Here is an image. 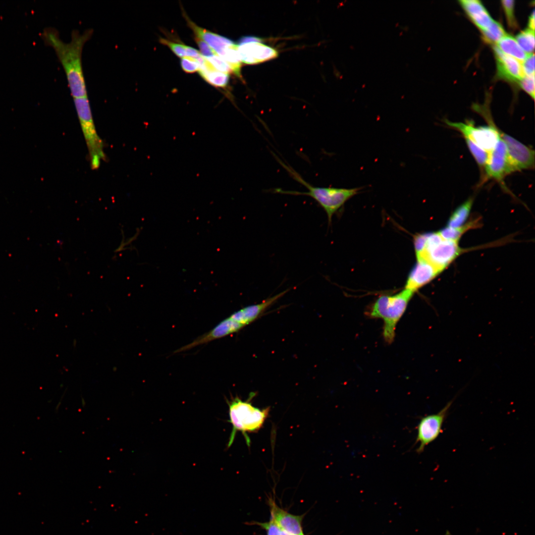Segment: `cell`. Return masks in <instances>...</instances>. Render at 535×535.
<instances>
[{
  "instance_id": "3957f363",
  "label": "cell",
  "mask_w": 535,
  "mask_h": 535,
  "mask_svg": "<svg viewBox=\"0 0 535 535\" xmlns=\"http://www.w3.org/2000/svg\"><path fill=\"white\" fill-rule=\"evenodd\" d=\"M254 396L255 393L252 392L247 400L243 401L236 396L230 401H227L229 415L228 422L232 425L228 447L233 442L237 431L242 433L247 445L250 446V440L247 433L259 430L268 417L269 407L260 409L252 405L251 401Z\"/></svg>"
},
{
  "instance_id": "f1b7e54d",
  "label": "cell",
  "mask_w": 535,
  "mask_h": 535,
  "mask_svg": "<svg viewBox=\"0 0 535 535\" xmlns=\"http://www.w3.org/2000/svg\"><path fill=\"white\" fill-rule=\"evenodd\" d=\"M160 42L161 44L167 46L177 56L183 58L186 55V48L187 46L173 42L162 38L160 39Z\"/></svg>"
},
{
  "instance_id": "9a60e30c",
  "label": "cell",
  "mask_w": 535,
  "mask_h": 535,
  "mask_svg": "<svg viewBox=\"0 0 535 535\" xmlns=\"http://www.w3.org/2000/svg\"><path fill=\"white\" fill-rule=\"evenodd\" d=\"M289 289L269 297L261 303L249 305L234 312L229 317L244 326L256 320L267 309L285 294Z\"/></svg>"
},
{
  "instance_id": "4dcf8cb0",
  "label": "cell",
  "mask_w": 535,
  "mask_h": 535,
  "mask_svg": "<svg viewBox=\"0 0 535 535\" xmlns=\"http://www.w3.org/2000/svg\"><path fill=\"white\" fill-rule=\"evenodd\" d=\"M180 64L184 71L188 73H192L199 71V65L197 61L193 58L185 56L181 58Z\"/></svg>"
},
{
  "instance_id": "277c9868",
  "label": "cell",
  "mask_w": 535,
  "mask_h": 535,
  "mask_svg": "<svg viewBox=\"0 0 535 535\" xmlns=\"http://www.w3.org/2000/svg\"><path fill=\"white\" fill-rule=\"evenodd\" d=\"M414 293L404 289L393 295L381 296L367 312L369 317L379 318L383 321V336L387 343H391L394 340L396 325Z\"/></svg>"
},
{
  "instance_id": "ac0fdd59",
  "label": "cell",
  "mask_w": 535,
  "mask_h": 535,
  "mask_svg": "<svg viewBox=\"0 0 535 535\" xmlns=\"http://www.w3.org/2000/svg\"><path fill=\"white\" fill-rule=\"evenodd\" d=\"M459 2L473 22L482 31L490 26L493 20L480 1L461 0Z\"/></svg>"
},
{
  "instance_id": "7c38bea8",
  "label": "cell",
  "mask_w": 535,
  "mask_h": 535,
  "mask_svg": "<svg viewBox=\"0 0 535 535\" xmlns=\"http://www.w3.org/2000/svg\"><path fill=\"white\" fill-rule=\"evenodd\" d=\"M244 326L228 317L220 321L214 328L197 337L192 342L175 351L180 353L191 349L197 346L207 343L238 331Z\"/></svg>"
},
{
  "instance_id": "52a82bcc",
  "label": "cell",
  "mask_w": 535,
  "mask_h": 535,
  "mask_svg": "<svg viewBox=\"0 0 535 535\" xmlns=\"http://www.w3.org/2000/svg\"><path fill=\"white\" fill-rule=\"evenodd\" d=\"M462 251L458 242L444 239L438 232L427 233L424 248L416 256L417 259H423L442 271Z\"/></svg>"
},
{
  "instance_id": "7a4b0ae2",
  "label": "cell",
  "mask_w": 535,
  "mask_h": 535,
  "mask_svg": "<svg viewBox=\"0 0 535 535\" xmlns=\"http://www.w3.org/2000/svg\"><path fill=\"white\" fill-rule=\"evenodd\" d=\"M280 164L287 170L291 177L303 185L308 191L300 192L292 190H284L276 188L273 191L283 194L304 195L309 196L316 201L325 212L328 223L331 222L332 217L344 204L350 198L357 194L361 187L353 188H342L334 187H321L314 186L306 181L301 175L291 166L286 164L278 157H275Z\"/></svg>"
},
{
  "instance_id": "5b68a950",
  "label": "cell",
  "mask_w": 535,
  "mask_h": 535,
  "mask_svg": "<svg viewBox=\"0 0 535 535\" xmlns=\"http://www.w3.org/2000/svg\"><path fill=\"white\" fill-rule=\"evenodd\" d=\"M475 110L479 111L487 121L488 125L477 126L472 121L465 123L452 122L445 120V123L449 127L459 132L475 145L489 153L495 147L500 137V129L492 121L490 114L482 107L475 106Z\"/></svg>"
},
{
  "instance_id": "d590c367",
  "label": "cell",
  "mask_w": 535,
  "mask_h": 535,
  "mask_svg": "<svg viewBox=\"0 0 535 535\" xmlns=\"http://www.w3.org/2000/svg\"><path fill=\"white\" fill-rule=\"evenodd\" d=\"M528 26H529V29L534 31V30H535V11H534V10H533V12L531 13V15H530V16L529 17V22H528Z\"/></svg>"
},
{
  "instance_id": "2e32d148",
  "label": "cell",
  "mask_w": 535,
  "mask_h": 535,
  "mask_svg": "<svg viewBox=\"0 0 535 535\" xmlns=\"http://www.w3.org/2000/svg\"><path fill=\"white\" fill-rule=\"evenodd\" d=\"M183 13L188 26L193 31L195 36L210 46L218 56H220L227 48L234 44L226 37L199 27L190 19L184 11H183Z\"/></svg>"
},
{
  "instance_id": "4316f807",
  "label": "cell",
  "mask_w": 535,
  "mask_h": 535,
  "mask_svg": "<svg viewBox=\"0 0 535 535\" xmlns=\"http://www.w3.org/2000/svg\"><path fill=\"white\" fill-rule=\"evenodd\" d=\"M501 2L509 26L512 28H516L517 23L514 14V0H503Z\"/></svg>"
},
{
  "instance_id": "ffe728a7",
  "label": "cell",
  "mask_w": 535,
  "mask_h": 535,
  "mask_svg": "<svg viewBox=\"0 0 535 535\" xmlns=\"http://www.w3.org/2000/svg\"><path fill=\"white\" fill-rule=\"evenodd\" d=\"M473 204V198H469L452 213L447 222V226L459 228L464 225L469 216Z\"/></svg>"
},
{
  "instance_id": "603a6c76",
  "label": "cell",
  "mask_w": 535,
  "mask_h": 535,
  "mask_svg": "<svg viewBox=\"0 0 535 535\" xmlns=\"http://www.w3.org/2000/svg\"><path fill=\"white\" fill-rule=\"evenodd\" d=\"M219 56L229 65L233 73L239 77L241 76V67L242 62L238 53L237 45L233 44L230 46Z\"/></svg>"
},
{
  "instance_id": "44dd1931",
  "label": "cell",
  "mask_w": 535,
  "mask_h": 535,
  "mask_svg": "<svg viewBox=\"0 0 535 535\" xmlns=\"http://www.w3.org/2000/svg\"><path fill=\"white\" fill-rule=\"evenodd\" d=\"M479 219H475L466 223L464 225L459 228H452L446 226L441 229L438 233L445 240L459 242L461 236L468 230L476 228L479 225Z\"/></svg>"
},
{
  "instance_id": "484cf974",
  "label": "cell",
  "mask_w": 535,
  "mask_h": 535,
  "mask_svg": "<svg viewBox=\"0 0 535 535\" xmlns=\"http://www.w3.org/2000/svg\"><path fill=\"white\" fill-rule=\"evenodd\" d=\"M467 146L475 160L481 170H483L487 161L489 153L480 148L471 141L465 139Z\"/></svg>"
},
{
  "instance_id": "7402d4cb",
  "label": "cell",
  "mask_w": 535,
  "mask_h": 535,
  "mask_svg": "<svg viewBox=\"0 0 535 535\" xmlns=\"http://www.w3.org/2000/svg\"><path fill=\"white\" fill-rule=\"evenodd\" d=\"M200 75L207 83L217 88H225L229 82V76L227 73L218 71L215 69L199 70Z\"/></svg>"
},
{
  "instance_id": "74e56055",
  "label": "cell",
  "mask_w": 535,
  "mask_h": 535,
  "mask_svg": "<svg viewBox=\"0 0 535 535\" xmlns=\"http://www.w3.org/2000/svg\"><path fill=\"white\" fill-rule=\"evenodd\" d=\"M445 535H452L450 533V532L449 531H447L446 532Z\"/></svg>"
},
{
  "instance_id": "4fadbf2b",
  "label": "cell",
  "mask_w": 535,
  "mask_h": 535,
  "mask_svg": "<svg viewBox=\"0 0 535 535\" xmlns=\"http://www.w3.org/2000/svg\"><path fill=\"white\" fill-rule=\"evenodd\" d=\"M441 272L428 262L418 259L408 276L405 289L414 293L432 280Z\"/></svg>"
},
{
  "instance_id": "8fae6325",
  "label": "cell",
  "mask_w": 535,
  "mask_h": 535,
  "mask_svg": "<svg viewBox=\"0 0 535 535\" xmlns=\"http://www.w3.org/2000/svg\"><path fill=\"white\" fill-rule=\"evenodd\" d=\"M484 178L502 183L504 178L510 174L507 149L501 136L494 149L489 153L484 173Z\"/></svg>"
},
{
  "instance_id": "e0dca14e",
  "label": "cell",
  "mask_w": 535,
  "mask_h": 535,
  "mask_svg": "<svg viewBox=\"0 0 535 535\" xmlns=\"http://www.w3.org/2000/svg\"><path fill=\"white\" fill-rule=\"evenodd\" d=\"M272 519L280 529L291 535H304L301 526L302 517L292 515L270 503Z\"/></svg>"
},
{
  "instance_id": "8992f818",
  "label": "cell",
  "mask_w": 535,
  "mask_h": 535,
  "mask_svg": "<svg viewBox=\"0 0 535 535\" xmlns=\"http://www.w3.org/2000/svg\"><path fill=\"white\" fill-rule=\"evenodd\" d=\"M74 103L89 151L91 166L96 169L106 159L103 142L98 136L88 97L74 98Z\"/></svg>"
},
{
  "instance_id": "8d00e7d4",
  "label": "cell",
  "mask_w": 535,
  "mask_h": 535,
  "mask_svg": "<svg viewBox=\"0 0 535 535\" xmlns=\"http://www.w3.org/2000/svg\"><path fill=\"white\" fill-rule=\"evenodd\" d=\"M280 535H291L286 533V532H284V531L281 530Z\"/></svg>"
},
{
  "instance_id": "f546056e",
  "label": "cell",
  "mask_w": 535,
  "mask_h": 535,
  "mask_svg": "<svg viewBox=\"0 0 535 535\" xmlns=\"http://www.w3.org/2000/svg\"><path fill=\"white\" fill-rule=\"evenodd\" d=\"M519 83L521 88L534 99L535 75H524L519 81Z\"/></svg>"
},
{
  "instance_id": "d4e9b609",
  "label": "cell",
  "mask_w": 535,
  "mask_h": 535,
  "mask_svg": "<svg viewBox=\"0 0 535 535\" xmlns=\"http://www.w3.org/2000/svg\"><path fill=\"white\" fill-rule=\"evenodd\" d=\"M482 33L484 39L489 43H497L506 34L502 25L494 20Z\"/></svg>"
},
{
  "instance_id": "6da1fadb",
  "label": "cell",
  "mask_w": 535,
  "mask_h": 535,
  "mask_svg": "<svg viewBox=\"0 0 535 535\" xmlns=\"http://www.w3.org/2000/svg\"><path fill=\"white\" fill-rule=\"evenodd\" d=\"M93 34L91 29L82 33L72 32L71 40L63 41L54 28L44 29L42 37L45 44L54 50L65 72L71 96L74 98L87 96V91L82 64L84 46Z\"/></svg>"
},
{
  "instance_id": "9c48e42d",
  "label": "cell",
  "mask_w": 535,
  "mask_h": 535,
  "mask_svg": "<svg viewBox=\"0 0 535 535\" xmlns=\"http://www.w3.org/2000/svg\"><path fill=\"white\" fill-rule=\"evenodd\" d=\"M507 149L510 173L535 167V151L512 136L500 131Z\"/></svg>"
},
{
  "instance_id": "836d02e7",
  "label": "cell",
  "mask_w": 535,
  "mask_h": 535,
  "mask_svg": "<svg viewBox=\"0 0 535 535\" xmlns=\"http://www.w3.org/2000/svg\"><path fill=\"white\" fill-rule=\"evenodd\" d=\"M259 524L266 530L267 535H280L281 534V530L272 519L268 522L259 523Z\"/></svg>"
},
{
  "instance_id": "d6986e66",
  "label": "cell",
  "mask_w": 535,
  "mask_h": 535,
  "mask_svg": "<svg viewBox=\"0 0 535 535\" xmlns=\"http://www.w3.org/2000/svg\"><path fill=\"white\" fill-rule=\"evenodd\" d=\"M497 47L504 54L516 59L521 63L528 54L521 49L515 38L506 34L497 43Z\"/></svg>"
},
{
  "instance_id": "83f0119b",
  "label": "cell",
  "mask_w": 535,
  "mask_h": 535,
  "mask_svg": "<svg viewBox=\"0 0 535 535\" xmlns=\"http://www.w3.org/2000/svg\"><path fill=\"white\" fill-rule=\"evenodd\" d=\"M205 58L215 70L227 74L232 72L229 65L218 55L215 54Z\"/></svg>"
},
{
  "instance_id": "cb8c5ba5",
  "label": "cell",
  "mask_w": 535,
  "mask_h": 535,
  "mask_svg": "<svg viewBox=\"0 0 535 535\" xmlns=\"http://www.w3.org/2000/svg\"><path fill=\"white\" fill-rule=\"evenodd\" d=\"M516 40L521 49L529 54H532L535 49V32L526 29L517 35Z\"/></svg>"
},
{
  "instance_id": "ba28073f",
  "label": "cell",
  "mask_w": 535,
  "mask_h": 535,
  "mask_svg": "<svg viewBox=\"0 0 535 535\" xmlns=\"http://www.w3.org/2000/svg\"><path fill=\"white\" fill-rule=\"evenodd\" d=\"M452 404L451 401L438 413L421 418L417 427L415 444H419L416 450L418 453H422L426 447L436 440L443 432L442 426Z\"/></svg>"
},
{
  "instance_id": "e575fe53",
  "label": "cell",
  "mask_w": 535,
  "mask_h": 535,
  "mask_svg": "<svg viewBox=\"0 0 535 535\" xmlns=\"http://www.w3.org/2000/svg\"><path fill=\"white\" fill-rule=\"evenodd\" d=\"M186 55L188 57L196 59L201 55V53L192 47L186 46Z\"/></svg>"
},
{
  "instance_id": "1f68e13d",
  "label": "cell",
  "mask_w": 535,
  "mask_h": 535,
  "mask_svg": "<svg viewBox=\"0 0 535 535\" xmlns=\"http://www.w3.org/2000/svg\"><path fill=\"white\" fill-rule=\"evenodd\" d=\"M522 66L525 75H535V54L534 53L528 54L527 57L522 62Z\"/></svg>"
},
{
  "instance_id": "d6a6232c",
  "label": "cell",
  "mask_w": 535,
  "mask_h": 535,
  "mask_svg": "<svg viewBox=\"0 0 535 535\" xmlns=\"http://www.w3.org/2000/svg\"><path fill=\"white\" fill-rule=\"evenodd\" d=\"M195 40L200 50L201 55L204 57H209L216 54L215 52L203 40L195 36Z\"/></svg>"
},
{
  "instance_id": "30bf717a",
  "label": "cell",
  "mask_w": 535,
  "mask_h": 535,
  "mask_svg": "<svg viewBox=\"0 0 535 535\" xmlns=\"http://www.w3.org/2000/svg\"><path fill=\"white\" fill-rule=\"evenodd\" d=\"M237 45L240 60L245 64L260 63L278 55L276 50L262 43L261 40L255 37H243Z\"/></svg>"
},
{
  "instance_id": "5bb4252c",
  "label": "cell",
  "mask_w": 535,
  "mask_h": 535,
  "mask_svg": "<svg viewBox=\"0 0 535 535\" xmlns=\"http://www.w3.org/2000/svg\"><path fill=\"white\" fill-rule=\"evenodd\" d=\"M493 50L498 77L510 81H519L525 75L522 63L503 53L497 46Z\"/></svg>"
}]
</instances>
